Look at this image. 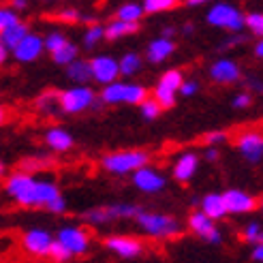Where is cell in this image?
Here are the masks:
<instances>
[{
  "mask_svg": "<svg viewBox=\"0 0 263 263\" xmlns=\"http://www.w3.org/2000/svg\"><path fill=\"white\" fill-rule=\"evenodd\" d=\"M148 163V154L141 150H124V152H114L107 154L103 159V167L109 174L116 176H124V174H133L135 169L143 167Z\"/></svg>",
  "mask_w": 263,
  "mask_h": 263,
  "instance_id": "cell-1",
  "label": "cell"
},
{
  "mask_svg": "<svg viewBox=\"0 0 263 263\" xmlns=\"http://www.w3.org/2000/svg\"><path fill=\"white\" fill-rule=\"evenodd\" d=\"M107 88H103V103H130V105H139L146 99V88L139 84H122V82H109L105 84Z\"/></svg>",
  "mask_w": 263,
  "mask_h": 263,
  "instance_id": "cell-2",
  "label": "cell"
},
{
  "mask_svg": "<svg viewBox=\"0 0 263 263\" xmlns=\"http://www.w3.org/2000/svg\"><path fill=\"white\" fill-rule=\"evenodd\" d=\"M208 22L222 30L238 32L244 28V15L238 7H233L229 3H216L212 9L208 11Z\"/></svg>",
  "mask_w": 263,
  "mask_h": 263,
  "instance_id": "cell-3",
  "label": "cell"
},
{
  "mask_svg": "<svg viewBox=\"0 0 263 263\" xmlns=\"http://www.w3.org/2000/svg\"><path fill=\"white\" fill-rule=\"evenodd\" d=\"M139 227L150 233L156 235V238H172L180 231L178 222L172 216H165V214H150V212H137L135 214Z\"/></svg>",
  "mask_w": 263,
  "mask_h": 263,
  "instance_id": "cell-4",
  "label": "cell"
},
{
  "mask_svg": "<svg viewBox=\"0 0 263 263\" xmlns=\"http://www.w3.org/2000/svg\"><path fill=\"white\" fill-rule=\"evenodd\" d=\"M58 195H60V191H58L56 184L32 180V184L17 197L15 201L22 205H47L51 199H56Z\"/></svg>",
  "mask_w": 263,
  "mask_h": 263,
  "instance_id": "cell-5",
  "label": "cell"
},
{
  "mask_svg": "<svg viewBox=\"0 0 263 263\" xmlns=\"http://www.w3.org/2000/svg\"><path fill=\"white\" fill-rule=\"evenodd\" d=\"M95 103V92L90 88H71L58 95V105L67 114H80Z\"/></svg>",
  "mask_w": 263,
  "mask_h": 263,
  "instance_id": "cell-6",
  "label": "cell"
},
{
  "mask_svg": "<svg viewBox=\"0 0 263 263\" xmlns=\"http://www.w3.org/2000/svg\"><path fill=\"white\" fill-rule=\"evenodd\" d=\"M180 84H182V73L176 71V69L167 71V73L161 77V80H159L156 88H154V99H156V103H159L161 107H172V105L176 103V92H178Z\"/></svg>",
  "mask_w": 263,
  "mask_h": 263,
  "instance_id": "cell-7",
  "label": "cell"
},
{
  "mask_svg": "<svg viewBox=\"0 0 263 263\" xmlns=\"http://www.w3.org/2000/svg\"><path fill=\"white\" fill-rule=\"evenodd\" d=\"M58 242L71 255H84L88 251V233L80 227H64L58 233Z\"/></svg>",
  "mask_w": 263,
  "mask_h": 263,
  "instance_id": "cell-8",
  "label": "cell"
},
{
  "mask_svg": "<svg viewBox=\"0 0 263 263\" xmlns=\"http://www.w3.org/2000/svg\"><path fill=\"white\" fill-rule=\"evenodd\" d=\"M189 225H191V229H193L197 235H199V238H203L205 242H210V244H220V231L216 229L214 220L210 218L208 214H203V212L191 214Z\"/></svg>",
  "mask_w": 263,
  "mask_h": 263,
  "instance_id": "cell-9",
  "label": "cell"
},
{
  "mask_svg": "<svg viewBox=\"0 0 263 263\" xmlns=\"http://www.w3.org/2000/svg\"><path fill=\"white\" fill-rule=\"evenodd\" d=\"M11 51L15 54V58L20 62H32V60H36L39 56H41V51H43V39L36 36V34L26 32L22 36V41L15 47H13Z\"/></svg>",
  "mask_w": 263,
  "mask_h": 263,
  "instance_id": "cell-10",
  "label": "cell"
},
{
  "mask_svg": "<svg viewBox=\"0 0 263 263\" xmlns=\"http://www.w3.org/2000/svg\"><path fill=\"white\" fill-rule=\"evenodd\" d=\"M90 71H92V77L99 82V84H109V82H116L118 75H120V67L118 62L109 56H97L95 60L90 62Z\"/></svg>",
  "mask_w": 263,
  "mask_h": 263,
  "instance_id": "cell-11",
  "label": "cell"
},
{
  "mask_svg": "<svg viewBox=\"0 0 263 263\" xmlns=\"http://www.w3.org/2000/svg\"><path fill=\"white\" fill-rule=\"evenodd\" d=\"M222 199H225V205H227V214H246V212H253L257 201L253 199L251 195H246L244 191H227L222 195Z\"/></svg>",
  "mask_w": 263,
  "mask_h": 263,
  "instance_id": "cell-12",
  "label": "cell"
},
{
  "mask_svg": "<svg viewBox=\"0 0 263 263\" xmlns=\"http://www.w3.org/2000/svg\"><path fill=\"white\" fill-rule=\"evenodd\" d=\"M240 73L242 71H240L238 64L233 60H227V58H220L210 67V77L218 84H235L240 80Z\"/></svg>",
  "mask_w": 263,
  "mask_h": 263,
  "instance_id": "cell-13",
  "label": "cell"
},
{
  "mask_svg": "<svg viewBox=\"0 0 263 263\" xmlns=\"http://www.w3.org/2000/svg\"><path fill=\"white\" fill-rule=\"evenodd\" d=\"M133 182H135V186L143 193H159L165 186V178L161 174H156L154 169H148L146 165L135 169Z\"/></svg>",
  "mask_w": 263,
  "mask_h": 263,
  "instance_id": "cell-14",
  "label": "cell"
},
{
  "mask_svg": "<svg viewBox=\"0 0 263 263\" xmlns=\"http://www.w3.org/2000/svg\"><path fill=\"white\" fill-rule=\"evenodd\" d=\"M107 248L114 251L118 257L122 259H135L141 255V244L135 240V238H124V235H114V238H107Z\"/></svg>",
  "mask_w": 263,
  "mask_h": 263,
  "instance_id": "cell-15",
  "label": "cell"
},
{
  "mask_svg": "<svg viewBox=\"0 0 263 263\" xmlns=\"http://www.w3.org/2000/svg\"><path fill=\"white\" fill-rule=\"evenodd\" d=\"M238 148L246 161L257 163L263 159V135L259 133H244L238 139Z\"/></svg>",
  "mask_w": 263,
  "mask_h": 263,
  "instance_id": "cell-16",
  "label": "cell"
},
{
  "mask_svg": "<svg viewBox=\"0 0 263 263\" xmlns=\"http://www.w3.org/2000/svg\"><path fill=\"white\" fill-rule=\"evenodd\" d=\"M49 246H51V238H49V233L43 231V229H32V231H28L24 235V248L30 255L45 257L49 253Z\"/></svg>",
  "mask_w": 263,
  "mask_h": 263,
  "instance_id": "cell-17",
  "label": "cell"
},
{
  "mask_svg": "<svg viewBox=\"0 0 263 263\" xmlns=\"http://www.w3.org/2000/svg\"><path fill=\"white\" fill-rule=\"evenodd\" d=\"M197 167H199V159H197L195 154H191V152L182 154L178 159V163L174 165V176H176L178 182H189L195 176Z\"/></svg>",
  "mask_w": 263,
  "mask_h": 263,
  "instance_id": "cell-18",
  "label": "cell"
},
{
  "mask_svg": "<svg viewBox=\"0 0 263 263\" xmlns=\"http://www.w3.org/2000/svg\"><path fill=\"white\" fill-rule=\"evenodd\" d=\"M201 212L208 214L212 220H220L222 216H227V205H225V199H222V195H205L203 201H201Z\"/></svg>",
  "mask_w": 263,
  "mask_h": 263,
  "instance_id": "cell-19",
  "label": "cell"
},
{
  "mask_svg": "<svg viewBox=\"0 0 263 263\" xmlns=\"http://www.w3.org/2000/svg\"><path fill=\"white\" fill-rule=\"evenodd\" d=\"M174 49H176L174 43L169 41L167 36H159L156 41H152L148 45V60L150 62H163L174 54Z\"/></svg>",
  "mask_w": 263,
  "mask_h": 263,
  "instance_id": "cell-20",
  "label": "cell"
},
{
  "mask_svg": "<svg viewBox=\"0 0 263 263\" xmlns=\"http://www.w3.org/2000/svg\"><path fill=\"white\" fill-rule=\"evenodd\" d=\"M45 141L49 148H54L56 152H67L73 146V137L62 128H49L45 133Z\"/></svg>",
  "mask_w": 263,
  "mask_h": 263,
  "instance_id": "cell-21",
  "label": "cell"
},
{
  "mask_svg": "<svg viewBox=\"0 0 263 263\" xmlns=\"http://www.w3.org/2000/svg\"><path fill=\"white\" fill-rule=\"evenodd\" d=\"M139 24L137 22H126V20H116L111 22L107 28H105V39H111V41H116V39H122V36H128L137 32Z\"/></svg>",
  "mask_w": 263,
  "mask_h": 263,
  "instance_id": "cell-22",
  "label": "cell"
},
{
  "mask_svg": "<svg viewBox=\"0 0 263 263\" xmlns=\"http://www.w3.org/2000/svg\"><path fill=\"white\" fill-rule=\"evenodd\" d=\"M28 32V28L22 24V22H15V24H11L7 26V28L0 32V43H3L7 49H13L20 41H22V36Z\"/></svg>",
  "mask_w": 263,
  "mask_h": 263,
  "instance_id": "cell-23",
  "label": "cell"
},
{
  "mask_svg": "<svg viewBox=\"0 0 263 263\" xmlns=\"http://www.w3.org/2000/svg\"><path fill=\"white\" fill-rule=\"evenodd\" d=\"M67 75L71 77L73 82H77V84H86L88 80H92V71H90V62H86V60H73V62H69L67 64Z\"/></svg>",
  "mask_w": 263,
  "mask_h": 263,
  "instance_id": "cell-24",
  "label": "cell"
},
{
  "mask_svg": "<svg viewBox=\"0 0 263 263\" xmlns=\"http://www.w3.org/2000/svg\"><path fill=\"white\" fill-rule=\"evenodd\" d=\"M32 180L34 178H30V176H26V174H15V176H11L9 178V182H7V193L11 195V197H17L30 186L32 184Z\"/></svg>",
  "mask_w": 263,
  "mask_h": 263,
  "instance_id": "cell-25",
  "label": "cell"
},
{
  "mask_svg": "<svg viewBox=\"0 0 263 263\" xmlns=\"http://www.w3.org/2000/svg\"><path fill=\"white\" fill-rule=\"evenodd\" d=\"M51 56H54V62L56 64H64V67H67L69 62H73L77 58V47L67 41L62 47H58L56 51H51Z\"/></svg>",
  "mask_w": 263,
  "mask_h": 263,
  "instance_id": "cell-26",
  "label": "cell"
},
{
  "mask_svg": "<svg viewBox=\"0 0 263 263\" xmlns=\"http://www.w3.org/2000/svg\"><path fill=\"white\" fill-rule=\"evenodd\" d=\"M118 67H120L122 75H135L141 67V58L135 54V51H130V54H124V58L118 62Z\"/></svg>",
  "mask_w": 263,
  "mask_h": 263,
  "instance_id": "cell-27",
  "label": "cell"
},
{
  "mask_svg": "<svg viewBox=\"0 0 263 263\" xmlns=\"http://www.w3.org/2000/svg\"><path fill=\"white\" fill-rule=\"evenodd\" d=\"M143 15V7L135 5V3H126L118 9V20H126V22H139V17Z\"/></svg>",
  "mask_w": 263,
  "mask_h": 263,
  "instance_id": "cell-28",
  "label": "cell"
},
{
  "mask_svg": "<svg viewBox=\"0 0 263 263\" xmlns=\"http://www.w3.org/2000/svg\"><path fill=\"white\" fill-rule=\"evenodd\" d=\"M84 218H86L88 222H92V225H103V222L114 220L109 208H97V210H92V212L84 214Z\"/></svg>",
  "mask_w": 263,
  "mask_h": 263,
  "instance_id": "cell-29",
  "label": "cell"
},
{
  "mask_svg": "<svg viewBox=\"0 0 263 263\" xmlns=\"http://www.w3.org/2000/svg\"><path fill=\"white\" fill-rule=\"evenodd\" d=\"M244 26L257 36H263V13H248L244 17Z\"/></svg>",
  "mask_w": 263,
  "mask_h": 263,
  "instance_id": "cell-30",
  "label": "cell"
},
{
  "mask_svg": "<svg viewBox=\"0 0 263 263\" xmlns=\"http://www.w3.org/2000/svg\"><path fill=\"white\" fill-rule=\"evenodd\" d=\"M178 0H143V11L146 13H161L172 9Z\"/></svg>",
  "mask_w": 263,
  "mask_h": 263,
  "instance_id": "cell-31",
  "label": "cell"
},
{
  "mask_svg": "<svg viewBox=\"0 0 263 263\" xmlns=\"http://www.w3.org/2000/svg\"><path fill=\"white\" fill-rule=\"evenodd\" d=\"M139 105H141V116H143V118H148V120H154V118H159L161 105L156 103V99H154V101H152V99H143Z\"/></svg>",
  "mask_w": 263,
  "mask_h": 263,
  "instance_id": "cell-32",
  "label": "cell"
},
{
  "mask_svg": "<svg viewBox=\"0 0 263 263\" xmlns=\"http://www.w3.org/2000/svg\"><path fill=\"white\" fill-rule=\"evenodd\" d=\"M103 36H105V28H101V26H92V28H88L86 34H84V45L88 49H92Z\"/></svg>",
  "mask_w": 263,
  "mask_h": 263,
  "instance_id": "cell-33",
  "label": "cell"
},
{
  "mask_svg": "<svg viewBox=\"0 0 263 263\" xmlns=\"http://www.w3.org/2000/svg\"><path fill=\"white\" fill-rule=\"evenodd\" d=\"M58 105V95L56 92H45L36 99V107L43 109V111H54V107Z\"/></svg>",
  "mask_w": 263,
  "mask_h": 263,
  "instance_id": "cell-34",
  "label": "cell"
},
{
  "mask_svg": "<svg viewBox=\"0 0 263 263\" xmlns=\"http://www.w3.org/2000/svg\"><path fill=\"white\" fill-rule=\"evenodd\" d=\"M109 212H111L114 218H133V216L139 212V208L122 203V205H111V208H109Z\"/></svg>",
  "mask_w": 263,
  "mask_h": 263,
  "instance_id": "cell-35",
  "label": "cell"
},
{
  "mask_svg": "<svg viewBox=\"0 0 263 263\" xmlns=\"http://www.w3.org/2000/svg\"><path fill=\"white\" fill-rule=\"evenodd\" d=\"M47 255H51L56 261H69V259L73 257V255L67 251V248H64V246L58 242V240H56V242L51 240V246H49V253H47Z\"/></svg>",
  "mask_w": 263,
  "mask_h": 263,
  "instance_id": "cell-36",
  "label": "cell"
},
{
  "mask_svg": "<svg viewBox=\"0 0 263 263\" xmlns=\"http://www.w3.org/2000/svg\"><path fill=\"white\" fill-rule=\"evenodd\" d=\"M64 43H67V36L60 34V32H51L45 41H43V47H47L49 51H56L58 47H62Z\"/></svg>",
  "mask_w": 263,
  "mask_h": 263,
  "instance_id": "cell-37",
  "label": "cell"
},
{
  "mask_svg": "<svg viewBox=\"0 0 263 263\" xmlns=\"http://www.w3.org/2000/svg\"><path fill=\"white\" fill-rule=\"evenodd\" d=\"M17 22V15H15V11L13 9H5V7H0V32H3L7 26L11 24H15Z\"/></svg>",
  "mask_w": 263,
  "mask_h": 263,
  "instance_id": "cell-38",
  "label": "cell"
},
{
  "mask_svg": "<svg viewBox=\"0 0 263 263\" xmlns=\"http://www.w3.org/2000/svg\"><path fill=\"white\" fill-rule=\"evenodd\" d=\"M259 231H261V225H259V222H248L246 229H244V240H246V242H257Z\"/></svg>",
  "mask_w": 263,
  "mask_h": 263,
  "instance_id": "cell-39",
  "label": "cell"
},
{
  "mask_svg": "<svg viewBox=\"0 0 263 263\" xmlns=\"http://www.w3.org/2000/svg\"><path fill=\"white\" fill-rule=\"evenodd\" d=\"M227 139V133H222V130H212V133L205 135V141L210 143V146H216V143H222Z\"/></svg>",
  "mask_w": 263,
  "mask_h": 263,
  "instance_id": "cell-40",
  "label": "cell"
},
{
  "mask_svg": "<svg viewBox=\"0 0 263 263\" xmlns=\"http://www.w3.org/2000/svg\"><path fill=\"white\" fill-rule=\"evenodd\" d=\"M58 20L60 22H77L80 20V13H77L75 9H64L58 13Z\"/></svg>",
  "mask_w": 263,
  "mask_h": 263,
  "instance_id": "cell-41",
  "label": "cell"
},
{
  "mask_svg": "<svg viewBox=\"0 0 263 263\" xmlns=\"http://www.w3.org/2000/svg\"><path fill=\"white\" fill-rule=\"evenodd\" d=\"M178 90L182 92V95H184V97H193V95H195V92H197V90H199V86H197L195 82H184V80H182V84H180V88H178Z\"/></svg>",
  "mask_w": 263,
  "mask_h": 263,
  "instance_id": "cell-42",
  "label": "cell"
},
{
  "mask_svg": "<svg viewBox=\"0 0 263 263\" xmlns=\"http://www.w3.org/2000/svg\"><path fill=\"white\" fill-rule=\"evenodd\" d=\"M45 208H47V210H51V212H64V208H67V203H64V199H62V197L58 195L56 199H51V201H49Z\"/></svg>",
  "mask_w": 263,
  "mask_h": 263,
  "instance_id": "cell-43",
  "label": "cell"
},
{
  "mask_svg": "<svg viewBox=\"0 0 263 263\" xmlns=\"http://www.w3.org/2000/svg\"><path fill=\"white\" fill-rule=\"evenodd\" d=\"M248 103H251V95H246V92H242V95H238L233 99V105L238 109H242V107H248Z\"/></svg>",
  "mask_w": 263,
  "mask_h": 263,
  "instance_id": "cell-44",
  "label": "cell"
},
{
  "mask_svg": "<svg viewBox=\"0 0 263 263\" xmlns=\"http://www.w3.org/2000/svg\"><path fill=\"white\" fill-rule=\"evenodd\" d=\"M253 261L263 263V244H259V242H257V246L253 248Z\"/></svg>",
  "mask_w": 263,
  "mask_h": 263,
  "instance_id": "cell-45",
  "label": "cell"
},
{
  "mask_svg": "<svg viewBox=\"0 0 263 263\" xmlns=\"http://www.w3.org/2000/svg\"><path fill=\"white\" fill-rule=\"evenodd\" d=\"M205 159H208V161H216V159H218V152H216L214 148H210V150L205 152Z\"/></svg>",
  "mask_w": 263,
  "mask_h": 263,
  "instance_id": "cell-46",
  "label": "cell"
},
{
  "mask_svg": "<svg viewBox=\"0 0 263 263\" xmlns=\"http://www.w3.org/2000/svg\"><path fill=\"white\" fill-rule=\"evenodd\" d=\"M174 32H176V28H172V26H165L163 32H161V36H167V39H169V36H172Z\"/></svg>",
  "mask_w": 263,
  "mask_h": 263,
  "instance_id": "cell-47",
  "label": "cell"
},
{
  "mask_svg": "<svg viewBox=\"0 0 263 263\" xmlns=\"http://www.w3.org/2000/svg\"><path fill=\"white\" fill-rule=\"evenodd\" d=\"M7 51H9V49H7L3 43H0V64H3V62L7 60Z\"/></svg>",
  "mask_w": 263,
  "mask_h": 263,
  "instance_id": "cell-48",
  "label": "cell"
},
{
  "mask_svg": "<svg viewBox=\"0 0 263 263\" xmlns=\"http://www.w3.org/2000/svg\"><path fill=\"white\" fill-rule=\"evenodd\" d=\"M203 3H210V0H186L189 7H199V5H203Z\"/></svg>",
  "mask_w": 263,
  "mask_h": 263,
  "instance_id": "cell-49",
  "label": "cell"
},
{
  "mask_svg": "<svg viewBox=\"0 0 263 263\" xmlns=\"http://www.w3.org/2000/svg\"><path fill=\"white\" fill-rule=\"evenodd\" d=\"M255 54H257L259 58H263V39H261V41L257 43V47H255Z\"/></svg>",
  "mask_w": 263,
  "mask_h": 263,
  "instance_id": "cell-50",
  "label": "cell"
},
{
  "mask_svg": "<svg viewBox=\"0 0 263 263\" xmlns=\"http://www.w3.org/2000/svg\"><path fill=\"white\" fill-rule=\"evenodd\" d=\"M11 5H13V9H24L26 7V0H13Z\"/></svg>",
  "mask_w": 263,
  "mask_h": 263,
  "instance_id": "cell-51",
  "label": "cell"
},
{
  "mask_svg": "<svg viewBox=\"0 0 263 263\" xmlns=\"http://www.w3.org/2000/svg\"><path fill=\"white\" fill-rule=\"evenodd\" d=\"M191 32H193V26L186 24V26H184V34H191Z\"/></svg>",
  "mask_w": 263,
  "mask_h": 263,
  "instance_id": "cell-52",
  "label": "cell"
},
{
  "mask_svg": "<svg viewBox=\"0 0 263 263\" xmlns=\"http://www.w3.org/2000/svg\"><path fill=\"white\" fill-rule=\"evenodd\" d=\"M257 242H259V244H263V229H261V231H259V235H257Z\"/></svg>",
  "mask_w": 263,
  "mask_h": 263,
  "instance_id": "cell-53",
  "label": "cell"
},
{
  "mask_svg": "<svg viewBox=\"0 0 263 263\" xmlns=\"http://www.w3.org/2000/svg\"><path fill=\"white\" fill-rule=\"evenodd\" d=\"M3 120H5V109L0 107V122H3Z\"/></svg>",
  "mask_w": 263,
  "mask_h": 263,
  "instance_id": "cell-54",
  "label": "cell"
},
{
  "mask_svg": "<svg viewBox=\"0 0 263 263\" xmlns=\"http://www.w3.org/2000/svg\"><path fill=\"white\" fill-rule=\"evenodd\" d=\"M0 174H3V165H0Z\"/></svg>",
  "mask_w": 263,
  "mask_h": 263,
  "instance_id": "cell-55",
  "label": "cell"
}]
</instances>
